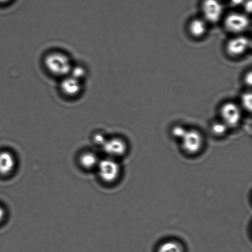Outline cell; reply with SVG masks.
<instances>
[{
  "label": "cell",
  "mask_w": 252,
  "mask_h": 252,
  "mask_svg": "<svg viewBox=\"0 0 252 252\" xmlns=\"http://www.w3.org/2000/svg\"><path fill=\"white\" fill-rule=\"evenodd\" d=\"M46 68L52 75L65 77L70 73L72 63L70 58L61 52H53L47 55L44 60Z\"/></svg>",
  "instance_id": "1"
},
{
  "label": "cell",
  "mask_w": 252,
  "mask_h": 252,
  "mask_svg": "<svg viewBox=\"0 0 252 252\" xmlns=\"http://www.w3.org/2000/svg\"><path fill=\"white\" fill-rule=\"evenodd\" d=\"M96 169L100 180L108 184L117 182L122 172L117 160L109 157L100 160Z\"/></svg>",
  "instance_id": "2"
},
{
  "label": "cell",
  "mask_w": 252,
  "mask_h": 252,
  "mask_svg": "<svg viewBox=\"0 0 252 252\" xmlns=\"http://www.w3.org/2000/svg\"><path fill=\"white\" fill-rule=\"evenodd\" d=\"M220 121L228 128L237 127L241 122L243 117L242 108L236 103L231 102L224 103L220 108Z\"/></svg>",
  "instance_id": "3"
},
{
  "label": "cell",
  "mask_w": 252,
  "mask_h": 252,
  "mask_svg": "<svg viewBox=\"0 0 252 252\" xmlns=\"http://www.w3.org/2000/svg\"><path fill=\"white\" fill-rule=\"evenodd\" d=\"M223 26L229 33L234 35H240L248 29L250 26V19L246 14L232 12L224 18Z\"/></svg>",
  "instance_id": "4"
},
{
  "label": "cell",
  "mask_w": 252,
  "mask_h": 252,
  "mask_svg": "<svg viewBox=\"0 0 252 252\" xmlns=\"http://www.w3.org/2000/svg\"><path fill=\"white\" fill-rule=\"evenodd\" d=\"M182 150L187 154L194 155L201 152L204 146V137L199 131L187 130L180 140Z\"/></svg>",
  "instance_id": "5"
},
{
  "label": "cell",
  "mask_w": 252,
  "mask_h": 252,
  "mask_svg": "<svg viewBox=\"0 0 252 252\" xmlns=\"http://www.w3.org/2000/svg\"><path fill=\"white\" fill-rule=\"evenodd\" d=\"M202 18L207 23L215 24L220 21L223 6L219 0H204L202 4Z\"/></svg>",
  "instance_id": "6"
},
{
  "label": "cell",
  "mask_w": 252,
  "mask_h": 252,
  "mask_svg": "<svg viewBox=\"0 0 252 252\" xmlns=\"http://www.w3.org/2000/svg\"><path fill=\"white\" fill-rule=\"evenodd\" d=\"M251 41L247 37L236 35L227 42L226 51L233 58H240L251 48Z\"/></svg>",
  "instance_id": "7"
},
{
  "label": "cell",
  "mask_w": 252,
  "mask_h": 252,
  "mask_svg": "<svg viewBox=\"0 0 252 252\" xmlns=\"http://www.w3.org/2000/svg\"><path fill=\"white\" fill-rule=\"evenodd\" d=\"M102 148L108 157L115 159L123 157L127 151V143L120 137L107 138Z\"/></svg>",
  "instance_id": "8"
},
{
  "label": "cell",
  "mask_w": 252,
  "mask_h": 252,
  "mask_svg": "<svg viewBox=\"0 0 252 252\" xmlns=\"http://www.w3.org/2000/svg\"><path fill=\"white\" fill-rule=\"evenodd\" d=\"M61 91L68 97H76L82 91L81 81L68 75L64 77L61 84Z\"/></svg>",
  "instance_id": "9"
},
{
  "label": "cell",
  "mask_w": 252,
  "mask_h": 252,
  "mask_svg": "<svg viewBox=\"0 0 252 252\" xmlns=\"http://www.w3.org/2000/svg\"><path fill=\"white\" fill-rule=\"evenodd\" d=\"M16 165V158L11 152L2 151L0 152V174L3 176L12 174Z\"/></svg>",
  "instance_id": "10"
},
{
  "label": "cell",
  "mask_w": 252,
  "mask_h": 252,
  "mask_svg": "<svg viewBox=\"0 0 252 252\" xmlns=\"http://www.w3.org/2000/svg\"><path fill=\"white\" fill-rule=\"evenodd\" d=\"M207 22L203 18H195L189 22V32L194 38H201L208 30Z\"/></svg>",
  "instance_id": "11"
},
{
  "label": "cell",
  "mask_w": 252,
  "mask_h": 252,
  "mask_svg": "<svg viewBox=\"0 0 252 252\" xmlns=\"http://www.w3.org/2000/svg\"><path fill=\"white\" fill-rule=\"evenodd\" d=\"M99 161L100 159L97 155L91 152L83 153L79 159L81 166L86 170L96 169Z\"/></svg>",
  "instance_id": "12"
},
{
  "label": "cell",
  "mask_w": 252,
  "mask_h": 252,
  "mask_svg": "<svg viewBox=\"0 0 252 252\" xmlns=\"http://www.w3.org/2000/svg\"><path fill=\"white\" fill-rule=\"evenodd\" d=\"M158 252H184V248L179 241L169 240L160 244Z\"/></svg>",
  "instance_id": "13"
},
{
  "label": "cell",
  "mask_w": 252,
  "mask_h": 252,
  "mask_svg": "<svg viewBox=\"0 0 252 252\" xmlns=\"http://www.w3.org/2000/svg\"><path fill=\"white\" fill-rule=\"evenodd\" d=\"M228 129V127L220 120L219 122H214L211 126L212 132L217 137H222L225 135Z\"/></svg>",
  "instance_id": "14"
},
{
  "label": "cell",
  "mask_w": 252,
  "mask_h": 252,
  "mask_svg": "<svg viewBox=\"0 0 252 252\" xmlns=\"http://www.w3.org/2000/svg\"><path fill=\"white\" fill-rule=\"evenodd\" d=\"M68 75L73 76V77L78 79L79 80L82 81L86 75V70L83 66L80 65L73 66Z\"/></svg>",
  "instance_id": "15"
},
{
  "label": "cell",
  "mask_w": 252,
  "mask_h": 252,
  "mask_svg": "<svg viewBox=\"0 0 252 252\" xmlns=\"http://www.w3.org/2000/svg\"><path fill=\"white\" fill-rule=\"evenodd\" d=\"M243 108L246 110L251 111L252 108V94L251 93H244L241 98Z\"/></svg>",
  "instance_id": "16"
},
{
  "label": "cell",
  "mask_w": 252,
  "mask_h": 252,
  "mask_svg": "<svg viewBox=\"0 0 252 252\" xmlns=\"http://www.w3.org/2000/svg\"><path fill=\"white\" fill-rule=\"evenodd\" d=\"M187 129L182 126L177 125L174 126L172 129V135L175 138L181 140L184 137L185 133H186Z\"/></svg>",
  "instance_id": "17"
},
{
  "label": "cell",
  "mask_w": 252,
  "mask_h": 252,
  "mask_svg": "<svg viewBox=\"0 0 252 252\" xmlns=\"http://www.w3.org/2000/svg\"><path fill=\"white\" fill-rule=\"evenodd\" d=\"M107 138L105 137V135L102 134H97L95 135L94 141L96 144L99 145L101 147L103 145V143H105L106 140H107Z\"/></svg>",
  "instance_id": "18"
},
{
  "label": "cell",
  "mask_w": 252,
  "mask_h": 252,
  "mask_svg": "<svg viewBox=\"0 0 252 252\" xmlns=\"http://www.w3.org/2000/svg\"><path fill=\"white\" fill-rule=\"evenodd\" d=\"M244 81L246 85L251 86L252 84V73L251 71H249L248 73H247L245 77H244Z\"/></svg>",
  "instance_id": "19"
},
{
  "label": "cell",
  "mask_w": 252,
  "mask_h": 252,
  "mask_svg": "<svg viewBox=\"0 0 252 252\" xmlns=\"http://www.w3.org/2000/svg\"><path fill=\"white\" fill-rule=\"evenodd\" d=\"M6 217V211L3 207L0 206V223L4 220Z\"/></svg>",
  "instance_id": "20"
},
{
  "label": "cell",
  "mask_w": 252,
  "mask_h": 252,
  "mask_svg": "<svg viewBox=\"0 0 252 252\" xmlns=\"http://www.w3.org/2000/svg\"><path fill=\"white\" fill-rule=\"evenodd\" d=\"M11 0H0V4H5L7 3H9V2H11Z\"/></svg>",
  "instance_id": "21"
},
{
  "label": "cell",
  "mask_w": 252,
  "mask_h": 252,
  "mask_svg": "<svg viewBox=\"0 0 252 252\" xmlns=\"http://www.w3.org/2000/svg\"><path fill=\"white\" fill-rule=\"evenodd\" d=\"M231 1L232 2H235L237 1H238V0H231Z\"/></svg>",
  "instance_id": "22"
}]
</instances>
